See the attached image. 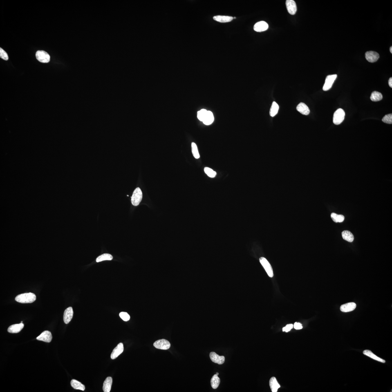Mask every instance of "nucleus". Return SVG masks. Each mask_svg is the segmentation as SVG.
Wrapping results in <instances>:
<instances>
[{
    "label": "nucleus",
    "mask_w": 392,
    "mask_h": 392,
    "mask_svg": "<svg viewBox=\"0 0 392 392\" xmlns=\"http://www.w3.org/2000/svg\"><path fill=\"white\" fill-rule=\"evenodd\" d=\"M37 297L32 293H28L19 294L16 296L15 300L19 303H31L36 300Z\"/></svg>",
    "instance_id": "nucleus-1"
},
{
    "label": "nucleus",
    "mask_w": 392,
    "mask_h": 392,
    "mask_svg": "<svg viewBox=\"0 0 392 392\" xmlns=\"http://www.w3.org/2000/svg\"><path fill=\"white\" fill-rule=\"evenodd\" d=\"M142 198V193L140 188H137L134 191L131 198V202L133 206H137L140 204Z\"/></svg>",
    "instance_id": "nucleus-2"
},
{
    "label": "nucleus",
    "mask_w": 392,
    "mask_h": 392,
    "mask_svg": "<svg viewBox=\"0 0 392 392\" xmlns=\"http://www.w3.org/2000/svg\"><path fill=\"white\" fill-rule=\"evenodd\" d=\"M345 113L344 110L341 108L338 109L334 114L333 122L334 124L338 125L341 123L345 119Z\"/></svg>",
    "instance_id": "nucleus-3"
},
{
    "label": "nucleus",
    "mask_w": 392,
    "mask_h": 392,
    "mask_svg": "<svg viewBox=\"0 0 392 392\" xmlns=\"http://www.w3.org/2000/svg\"><path fill=\"white\" fill-rule=\"evenodd\" d=\"M260 262L264 268L265 269L269 277H272L274 276L273 271L271 265L267 260L264 257H261L260 259Z\"/></svg>",
    "instance_id": "nucleus-4"
},
{
    "label": "nucleus",
    "mask_w": 392,
    "mask_h": 392,
    "mask_svg": "<svg viewBox=\"0 0 392 392\" xmlns=\"http://www.w3.org/2000/svg\"><path fill=\"white\" fill-rule=\"evenodd\" d=\"M36 57L41 63H48L50 60V55L44 50H38L36 53Z\"/></svg>",
    "instance_id": "nucleus-5"
},
{
    "label": "nucleus",
    "mask_w": 392,
    "mask_h": 392,
    "mask_svg": "<svg viewBox=\"0 0 392 392\" xmlns=\"http://www.w3.org/2000/svg\"><path fill=\"white\" fill-rule=\"evenodd\" d=\"M154 346L158 349L167 350L170 347L171 345L169 341L165 339H160L155 341Z\"/></svg>",
    "instance_id": "nucleus-6"
},
{
    "label": "nucleus",
    "mask_w": 392,
    "mask_h": 392,
    "mask_svg": "<svg viewBox=\"0 0 392 392\" xmlns=\"http://www.w3.org/2000/svg\"><path fill=\"white\" fill-rule=\"evenodd\" d=\"M337 75L336 74H335V75H328L326 77L324 86L323 87V90L324 91H328L332 88L333 83L337 78Z\"/></svg>",
    "instance_id": "nucleus-7"
},
{
    "label": "nucleus",
    "mask_w": 392,
    "mask_h": 392,
    "mask_svg": "<svg viewBox=\"0 0 392 392\" xmlns=\"http://www.w3.org/2000/svg\"><path fill=\"white\" fill-rule=\"evenodd\" d=\"M209 357L212 362L219 364H224L225 361V357L223 356H219L214 352H212L209 354Z\"/></svg>",
    "instance_id": "nucleus-8"
},
{
    "label": "nucleus",
    "mask_w": 392,
    "mask_h": 392,
    "mask_svg": "<svg viewBox=\"0 0 392 392\" xmlns=\"http://www.w3.org/2000/svg\"><path fill=\"white\" fill-rule=\"evenodd\" d=\"M286 5L287 10L291 15H294L297 11V6L295 1L293 0H287Z\"/></svg>",
    "instance_id": "nucleus-9"
},
{
    "label": "nucleus",
    "mask_w": 392,
    "mask_h": 392,
    "mask_svg": "<svg viewBox=\"0 0 392 392\" xmlns=\"http://www.w3.org/2000/svg\"><path fill=\"white\" fill-rule=\"evenodd\" d=\"M365 57L367 60L368 62L374 63L378 60L379 58V55L377 52L369 51L366 52Z\"/></svg>",
    "instance_id": "nucleus-10"
},
{
    "label": "nucleus",
    "mask_w": 392,
    "mask_h": 392,
    "mask_svg": "<svg viewBox=\"0 0 392 392\" xmlns=\"http://www.w3.org/2000/svg\"><path fill=\"white\" fill-rule=\"evenodd\" d=\"M52 339L51 333L48 331H45L41 333V335L37 337V339L39 341L43 342L50 343L51 342Z\"/></svg>",
    "instance_id": "nucleus-11"
},
{
    "label": "nucleus",
    "mask_w": 392,
    "mask_h": 392,
    "mask_svg": "<svg viewBox=\"0 0 392 392\" xmlns=\"http://www.w3.org/2000/svg\"><path fill=\"white\" fill-rule=\"evenodd\" d=\"M73 312L72 307H70L65 310L63 316V320L66 324H68L73 317Z\"/></svg>",
    "instance_id": "nucleus-12"
},
{
    "label": "nucleus",
    "mask_w": 392,
    "mask_h": 392,
    "mask_svg": "<svg viewBox=\"0 0 392 392\" xmlns=\"http://www.w3.org/2000/svg\"><path fill=\"white\" fill-rule=\"evenodd\" d=\"M124 350V347L123 344L122 343H120L113 350L112 352L111 355V358L112 359H114L116 358L118 356L121 355Z\"/></svg>",
    "instance_id": "nucleus-13"
},
{
    "label": "nucleus",
    "mask_w": 392,
    "mask_h": 392,
    "mask_svg": "<svg viewBox=\"0 0 392 392\" xmlns=\"http://www.w3.org/2000/svg\"><path fill=\"white\" fill-rule=\"evenodd\" d=\"M268 25L264 21H262L256 23L254 26V30L258 32L265 31L268 29Z\"/></svg>",
    "instance_id": "nucleus-14"
},
{
    "label": "nucleus",
    "mask_w": 392,
    "mask_h": 392,
    "mask_svg": "<svg viewBox=\"0 0 392 392\" xmlns=\"http://www.w3.org/2000/svg\"><path fill=\"white\" fill-rule=\"evenodd\" d=\"M356 306L355 303H348L341 305L340 310L341 312L345 313L352 312L355 309Z\"/></svg>",
    "instance_id": "nucleus-15"
},
{
    "label": "nucleus",
    "mask_w": 392,
    "mask_h": 392,
    "mask_svg": "<svg viewBox=\"0 0 392 392\" xmlns=\"http://www.w3.org/2000/svg\"><path fill=\"white\" fill-rule=\"evenodd\" d=\"M24 326V325L23 323L14 324L9 327L8 331L10 333H17L20 332Z\"/></svg>",
    "instance_id": "nucleus-16"
},
{
    "label": "nucleus",
    "mask_w": 392,
    "mask_h": 392,
    "mask_svg": "<svg viewBox=\"0 0 392 392\" xmlns=\"http://www.w3.org/2000/svg\"><path fill=\"white\" fill-rule=\"evenodd\" d=\"M297 111L303 115H308L310 113L309 109L304 103L301 102L296 108Z\"/></svg>",
    "instance_id": "nucleus-17"
},
{
    "label": "nucleus",
    "mask_w": 392,
    "mask_h": 392,
    "mask_svg": "<svg viewBox=\"0 0 392 392\" xmlns=\"http://www.w3.org/2000/svg\"><path fill=\"white\" fill-rule=\"evenodd\" d=\"M233 19L232 17L228 16L217 15L213 17L215 21L223 23L230 22Z\"/></svg>",
    "instance_id": "nucleus-18"
},
{
    "label": "nucleus",
    "mask_w": 392,
    "mask_h": 392,
    "mask_svg": "<svg viewBox=\"0 0 392 392\" xmlns=\"http://www.w3.org/2000/svg\"><path fill=\"white\" fill-rule=\"evenodd\" d=\"M214 121V116L213 113L210 111H207L206 114L203 121L204 124L209 125L212 124Z\"/></svg>",
    "instance_id": "nucleus-19"
},
{
    "label": "nucleus",
    "mask_w": 392,
    "mask_h": 392,
    "mask_svg": "<svg viewBox=\"0 0 392 392\" xmlns=\"http://www.w3.org/2000/svg\"><path fill=\"white\" fill-rule=\"evenodd\" d=\"M113 380L111 377H108L104 381L103 390L104 392H110L111 389Z\"/></svg>",
    "instance_id": "nucleus-20"
},
{
    "label": "nucleus",
    "mask_w": 392,
    "mask_h": 392,
    "mask_svg": "<svg viewBox=\"0 0 392 392\" xmlns=\"http://www.w3.org/2000/svg\"><path fill=\"white\" fill-rule=\"evenodd\" d=\"M363 354H364V355L370 357V358L373 359H374V360L378 361V362L383 363H385L386 362V361L384 360V359L377 357V355H375L373 352L371 351H370V350H364V351L363 352Z\"/></svg>",
    "instance_id": "nucleus-21"
},
{
    "label": "nucleus",
    "mask_w": 392,
    "mask_h": 392,
    "mask_svg": "<svg viewBox=\"0 0 392 392\" xmlns=\"http://www.w3.org/2000/svg\"><path fill=\"white\" fill-rule=\"evenodd\" d=\"M270 386L272 392H277L280 386L278 383L275 377H272L270 381Z\"/></svg>",
    "instance_id": "nucleus-22"
},
{
    "label": "nucleus",
    "mask_w": 392,
    "mask_h": 392,
    "mask_svg": "<svg viewBox=\"0 0 392 392\" xmlns=\"http://www.w3.org/2000/svg\"><path fill=\"white\" fill-rule=\"evenodd\" d=\"M70 384L74 389L81 390L82 391H84L85 390V386L84 385L75 379H72L70 382Z\"/></svg>",
    "instance_id": "nucleus-23"
},
{
    "label": "nucleus",
    "mask_w": 392,
    "mask_h": 392,
    "mask_svg": "<svg viewBox=\"0 0 392 392\" xmlns=\"http://www.w3.org/2000/svg\"><path fill=\"white\" fill-rule=\"evenodd\" d=\"M342 237L343 239L345 241L352 242L354 241V236L353 234L348 231H344L342 233Z\"/></svg>",
    "instance_id": "nucleus-24"
},
{
    "label": "nucleus",
    "mask_w": 392,
    "mask_h": 392,
    "mask_svg": "<svg viewBox=\"0 0 392 392\" xmlns=\"http://www.w3.org/2000/svg\"><path fill=\"white\" fill-rule=\"evenodd\" d=\"M220 381V379L217 375L216 374L213 376L211 381V386L213 389H215L218 388Z\"/></svg>",
    "instance_id": "nucleus-25"
},
{
    "label": "nucleus",
    "mask_w": 392,
    "mask_h": 392,
    "mask_svg": "<svg viewBox=\"0 0 392 392\" xmlns=\"http://www.w3.org/2000/svg\"><path fill=\"white\" fill-rule=\"evenodd\" d=\"M279 108V106L277 103L275 102H273L270 110V113L271 116L274 117L278 113Z\"/></svg>",
    "instance_id": "nucleus-26"
},
{
    "label": "nucleus",
    "mask_w": 392,
    "mask_h": 392,
    "mask_svg": "<svg viewBox=\"0 0 392 392\" xmlns=\"http://www.w3.org/2000/svg\"><path fill=\"white\" fill-rule=\"evenodd\" d=\"M383 96L381 93L377 91H374L372 92L370 97V99L373 102H378L382 100Z\"/></svg>",
    "instance_id": "nucleus-27"
},
{
    "label": "nucleus",
    "mask_w": 392,
    "mask_h": 392,
    "mask_svg": "<svg viewBox=\"0 0 392 392\" xmlns=\"http://www.w3.org/2000/svg\"><path fill=\"white\" fill-rule=\"evenodd\" d=\"M332 220L335 223H341L344 221L345 217L342 215H338L335 213H332L331 215Z\"/></svg>",
    "instance_id": "nucleus-28"
},
{
    "label": "nucleus",
    "mask_w": 392,
    "mask_h": 392,
    "mask_svg": "<svg viewBox=\"0 0 392 392\" xmlns=\"http://www.w3.org/2000/svg\"><path fill=\"white\" fill-rule=\"evenodd\" d=\"M113 259V256L111 254H104L97 258L96 260L97 262L105 261H111Z\"/></svg>",
    "instance_id": "nucleus-29"
},
{
    "label": "nucleus",
    "mask_w": 392,
    "mask_h": 392,
    "mask_svg": "<svg viewBox=\"0 0 392 392\" xmlns=\"http://www.w3.org/2000/svg\"><path fill=\"white\" fill-rule=\"evenodd\" d=\"M191 147H192L193 154L194 158L196 159L199 158H200V155L198 151L197 146L196 143H195L194 142H192V144H191Z\"/></svg>",
    "instance_id": "nucleus-30"
},
{
    "label": "nucleus",
    "mask_w": 392,
    "mask_h": 392,
    "mask_svg": "<svg viewBox=\"0 0 392 392\" xmlns=\"http://www.w3.org/2000/svg\"><path fill=\"white\" fill-rule=\"evenodd\" d=\"M204 171H205L206 174L209 177L213 178L215 177L216 176V173L215 171L213 170L212 169L210 168L205 167V169H204Z\"/></svg>",
    "instance_id": "nucleus-31"
},
{
    "label": "nucleus",
    "mask_w": 392,
    "mask_h": 392,
    "mask_svg": "<svg viewBox=\"0 0 392 392\" xmlns=\"http://www.w3.org/2000/svg\"><path fill=\"white\" fill-rule=\"evenodd\" d=\"M207 111L205 109H202L198 111L197 113L198 118L200 121H203L206 114Z\"/></svg>",
    "instance_id": "nucleus-32"
},
{
    "label": "nucleus",
    "mask_w": 392,
    "mask_h": 392,
    "mask_svg": "<svg viewBox=\"0 0 392 392\" xmlns=\"http://www.w3.org/2000/svg\"><path fill=\"white\" fill-rule=\"evenodd\" d=\"M383 122L385 123L388 124H392V114H390L385 115L383 117L382 119Z\"/></svg>",
    "instance_id": "nucleus-33"
},
{
    "label": "nucleus",
    "mask_w": 392,
    "mask_h": 392,
    "mask_svg": "<svg viewBox=\"0 0 392 392\" xmlns=\"http://www.w3.org/2000/svg\"><path fill=\"white\" fill-rule=\"evenodd\" d=\"M121 318L125 321H128L130 319V316L127 313L125 312H121L119 314Z\"/></svg>",
    "instance_id": "nucleus-34"
},
{
    "label": "nucleus",
    "mask_w": 392,
    "mask_h": 392,
    "mask_svg": "<svg viewBox=\"0 0 392 392\" xmlns=\"http://www.w3.org/2000/svg\"><path fill=\"white\" fill-rule=\"evenodd\" d=\"M0 57L5 60H8V53L1 48H0Z\"/></svg>",
    "instance_id": "nucleus-35"
},
{
    "label": "nucleus",
    "mask_w": 392,
    "mask_h": 392,
    "mask_svg": "<svg viewBox=\"0 0 392 392\" xmlns=\"http://www.w3.org/2000/svg\"><path fill=\"white\" fill-rule=\"evenodd\" d=\"M293 327V325L292 324L287 325L286 326L283 328V331L285 332H288L292 329Z\"/></svg>",
    "instance_id": "nucleus-36"
},
{
    "label": "nucleus",
    "mask_w": 392,
    "mask_h": 392,
    "mask_svg": "<svg viewBox=\"0 0 392 392\" xmlns=\"http://www.w3.org/2000/svg\"><path fill=\"white\" fill-rule=\"evenodd\" d=\"M294 329L296 330H300L303 328L302 325L300 323L295 322L293 326Z\"/></svg>",
    "instance_id": "nucleus-37"
},
{
    "label": "nucleus",
    "mask_w": 392,
    "mask_h": 392,
    "mask_svg": "<svg viewBox=\"0 0 392 392\" xmlns=\"http://www.w3.org/2000/svg\"><path fill=\"white\" fill-rule=\"evenodd\" d=\"M388 84L390 87L392 88V78H390L389 80H388Z\"/></svg>",
    "instance_id": "nucleus-38"
},
{
    "label": "nucleus",
    "mask_w": 392,
    "mask_h": 392,
    "mask_svg": "<svg viewBox=\"0 0 392 392\" xmlns=\"http://www.w3.org/2000/svg\"><path fill=\"white\" fill-rule=\"evenodd\" d=\"M390 51L391 53H392V46L390 48Z\"/></svg>",
    "instance_id": "nucleus-39"
},
{
    "label": "nucleus",
    "mask_w": 392,
    "mask_h": 392,
    "mask_svg": "<svg viewBox=\"0 0 392 392\" xmlns=\"http://www.w3.org/2000/svg\"><path fill=\"white\" fill-rule=\"evenodd\" d=\"M216 374H217V375H219V373H217Z\"/></svg>",
    "instance_id": "nucleus-40"
},
{
    "label": "nucleus",
    "mask_w": 392,
    "mask_h": 392,
    "mask_svg": "<svg viewBox=\"0 0 392 392\" xmlns=\"http://www.w3.org/2000/svg\"><path fill=\"white\" fill-rule=\"evenodd\" d=\"M21 323H23V321H21Z\"/></svg>",
    "instance_id": "nucleus-41"
}]
</instances>
